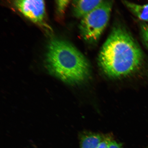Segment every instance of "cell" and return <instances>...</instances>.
Masks as SVG:
<instances>
[{
  "instance_id": "obj_1",
  "label": "cell",
  "mask_w": 148,
  "mask_h": 148,
  "mask_svg": "<svg viewBox=\"0 0 148 148\" xmlns=\"http://www.w3.org/2000/svg\"><path fill=\"white\" fill-rule=\"evenodd\" d=\"M98 61L105 75L114 79L136 73L143 67L146 62L137 42L121 25L113 28L100 51Z\"/></svg>"
},
{
  "instance_id": "obj_2",
  "label": "cell",
  "mask_w": 148,
  "mask_h": 148,
  "mask_svg": "<svg viewBox=\"0 0 148 148\" xmlns=\"http://www.w3.org/2000/svg\"><path fill=\"white\" fill-rule=\"evenodd\" d=\"M46 63L49 73L68 84H79L89 77V62L78 49L67 42L52 40L48 46Z\"/></svg>"
},
{
  "instance_id": "obj_3",
  "label": "cell",
  "mask_w": 148,
  "mask_h": 148,
  "mask_svg": "<svg viewBox=\"0 0 148 148\" xmlns=\"http://www.w3.org/2000/svg\"><path fill=\"white\" fill-rule=\"evenodd\" d=\"M113 2L103 1L97 8L81 19L79 30L85 41L94 43L99 40L110 20Z\"/></svg>"
},
{
  "instance_id": "obj_4",
  "label": "cell",
  "mask_w": 148,
  "mask_h": 148,
  "mask_svg": "<svg viewBox=\"0 0 148 148\" xmlns=\"http://www.w3.org/2000/svg\"><path fill=\"white\" fill-rule=\"evenodd\" d=\"M14 4L22 14L33 23H43L45 15V3L43 1H16Z\"/></svg>"
},
{
  "instance_id": "obj_5",
  "label": "cell",
  "mask_w": 148,
  "mask_h": 148,
  "mask_svg": "<svg viewBox=\"0 0 148 148\" xmlns=\"http://www.w3.org/2000/svg\"><path fill=\"white\" fill-rule=\"evenodd\" d=\"M103 1H74L73 9L74 15L77 18L82 19L100 5Z\"/></svg>"
},
{
  "instance_id": "obj_6",
  "label": "cell",
  "mask_w": 148,
  "mask_h": 148,
  "mask_svg": "<svg viewBox=\"0 0 148 148\" xmlns=\"http://www.w3.org/2000/svg\"><path fill=\"white\" fill-rule=\"evenodd\" d=\"M104 137L95 133H87L81 135L80 148H97Z\"/></svg>"
},
{
  "instance_id": "obj_7",
  "label": "cell",
  "mask_w": 148,
  "mask_h": 148,
  "mask_svg": "<svg viewBox=\"0 0 148 148\" xmlns=\"http://www.w3.org/2000/svg\"><path fill=\"white\" fill-rule=\"evenodd\" d=\"M123 3L139 19L143 22L148 23V4L139 5L127 1H124Z\"/></svg>"
},
{
  "instance_id": "obj_8",
  "label": "cell",
  "mask_w": 148,
  "mask_h": 148,
  "mask_svg": "<svg viewBox=\"0 0 148 148\" xmlns=\"http://www.w3.org/2000/svg\"><path fill=\"white\" fill-rule=\"evenodd\" d=\"M140 30L142 42L148 49V24L143 21L140 23Z\"/></svg>"
},
{
  "instance_id": "obj_9",
  "label": "cell",
  "mask_w": 148,
  "mask_h": 148,
  "mask_svg": "<svg viewBox=\"0 0 148 148\" xmlns=\"http://www.w3.org/2000/svg\"><path fill=\"white\" fill-rule=\"evenodd\" d=\"M112 140L110 136L104 137L97 148H108L111 141Z\"/></svg>"
},
{
  "instance_id": "obj_10",
  "label": "cell",
  "mask_w": 148,
  "mask_h": 148,
  "mask_svg": "<svg viewBox=\"0 0 148 148\" xmlns=\"http://www.w3.org/2000/svg\"><path fill=\"white\" fill-rule=\"evenodd\" d=\"M69 1H57V4L58 10L60 12H63L69 3Z\"/></svg>"
},
{
  "instance_id": "obj_11",
  "label": "cell",
  "mask_w": 148,
  "mask_h": 148,
  "mask_svg": "<svg viewBox=\"0 0 148 148\" xmlns=\"http://www.w3.org/2000/svg\"><path fill=\"white\" fill-rule=\"evenodd\" d=\"M108 148H123L121 144L114 140H112Z\"/></svg>"
}]
</instances>
